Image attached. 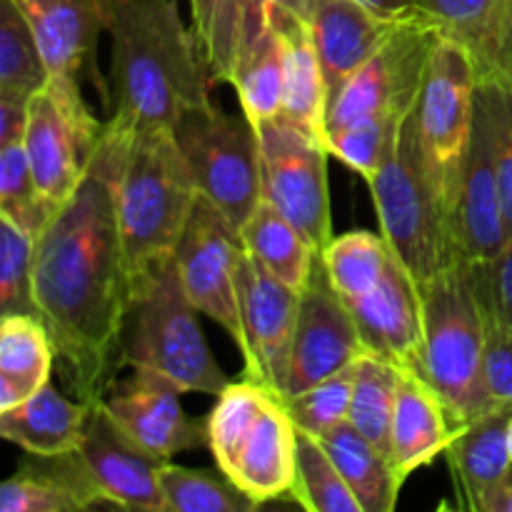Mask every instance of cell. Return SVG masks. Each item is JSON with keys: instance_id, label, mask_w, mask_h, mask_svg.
<instances>
[{"instance_id": "cell-1", "label": "cell", "mask_w": 512, "mask_h": 512, "mask_svg": "<svg viewBox=\"0 0 512 512\" xmlns=\"http://www.w3.org/2000/svg\"><path fill=\"white\" fill-rule=\"evenodd\" d=\"M115 140L103 138L75 193L35 238V303L78 400L100 403L125 368L130 275L115 213Z\"/></svg>"}, {"instance_id": "cell-2", "label": "cell", "mask_w": 512, "mask_h": 512, "mask_svg": "<svg viewBox=\"0 0 512 512\" xmlns=\"http://www.w3.org/2000/svg\"><path fill=\"white\" fill-rule=\"evenodd\" d=\"M108 123L123 133L173 130L210 100L208 65L173 0H108Z\"/></svg>"}, {"instance_id": "cell-3", "label": "cell", "mask_w": 512, "mask_h": 512, "mask_svg": "<svg viewBox=\"0 0 512 512\" xmlns=\"http://www.w3.org/2000/svg\"><path fill=\"white\" fill-rule=\"evenodd\" d=\"M108 130L115 140V213L135 278L173 255L200 193L173 130L123 133L110 123Z\"/></svg>"}, {"instance_id": "cell-4", "label": "cell", "mask_w": 512, "mask_h": 512, "mask_svg": "<svg viewBox=\"0 0 512 512\" xmlns=\"http://www.w3.org/2000/svg\"><path fill=\"white\" fill-rule=\"evenodd\" d=\"M120 353L125 368L155 370L183 393L218 398L230 385L200 330L198 310L185 295L175 255L133 278Z\"/></svg>"}, {"instance_id": "cell-5", "label": "cell", "mask_w": 512, "mask_h": 512, "mask_svg": "<svg viewBox=\"0 0 512 512\" xmlns=\"http://www.w3.org/2000/svg\"><path fill=\"white\" fill-rule=\"evenodd\" d=\"M208 450L253 503L290 498L298 428L275 390L248 378L230 383L208 415Z\"/></svg>"}, {"instance_id": "cell-6", "label": "cell", "mask_w": 512, "mask_h": 512, "mask_svg": "<svg viewBox=\"0 0 512 512\" xmlns=\"http://www.w3.org/2000/svg\"><path fill=\"white\" fill-rule=\"evenodd\" d=\"M423 300V350L420 378L428 380L448 405L453 428L460 430L495 410L483 380L485 320L468 263L445 268L420 288Z\"/></svg>"}, {"instance_id": "cell-7", "label": "cell", "mask_w": 512, "mask_h": 512, "mask_svg": "<svg viewBox=\"0 0 512 512\" xmlns=\"http://www.w3.org/2000/svg\"><path fill=\"white\" fill-rule=\"evenodd\" d=\"M413 110L368 185L378 210L380 233L410 270L418 288H423L445 268L463 260L455 248L448 203L425 168Z\"/></svg>"}, {"instance_id": "cell-8", "label": "cell", "mask_w": 512, "mask_h": 512, "mask_svg": "<svg viewBox=\"0 0 512 512\" xmlns=\"http://www.w3.org/2000/svg\"><path fill=\"white\" fill-rule=\"evenodd\" d=\"M200 198L213 203L240 233L263 200L258 130L245 115L208 103L185 110L173 125Z\"/></svg>"}, {"instance_id": "cell-9", "label": "cell", "mask_w": 512, "mask_h": 512, "mask_svg": "<svg viewBox=\"0 0 512 512\" xmlns=\"http://www.w3.org/2000/svg\"><path fill=\"white\" fill-rule=\"evenodd\" d=\"M478 83L480 68L475 55L463 43L440 33L430 50L413 113L425 168L448 208L453 205L455 185L473 135Z\"/></svg>"}, {"instance_id": "cell-10", "label": "cell", "mask_w": 512, "mask_h": 512, "mask_svg": "<svg viewBox=\"0 0 512 512\" xmlns=\"http://www.w3.org/2000/svg\"><path fill=\"white\" fill-rule=\"evenodd\" d=\"M438 35L418 13L400 18L385 43L330 98L325 133L365 118L403 123L415 108Z\"/></svg>"}, {"instance_id": "cell-11", "label": "cell", "mask_w": 512, "mask_h": 512, "mask_svg": "<svg viewBox=\"0 0 512 512\" xmlns=\"http://www.w3.org/2000/svg\"><path fill=\"white\" fill-rule=\"evenodd\" d=\"M260 140L263 200L273 203L318 253L335 238L330 215L328 158L320 135L288 118L255 125Z\"/></svg>"}, {"instance_id": "cell-12", "label": "cell", "mask_w": 512, "mask_h": 512, "mask_svg": "<svg viewBox=\"0 0 512 512\" xmlns=\"http://www.w3.org/2000/svg\"><path fill=\"white\" fill-rule=\"evenodd\" d=\"M83 85L50 78L28 100V150L38 188L55 208L65 203L83 180L85 168L103 138L105 123L90 113Z\"/></svg>"}, {"instance_id": "cell-13", "label": "cell", "mask_w": 512, "mask_h": 512, "mask_svg": "<svg viewBox=\"0 0 512 512\" xmlns=\"http://www.w3.org/2000/svg\"><path fill=\"white\" fill-rule=\"evenodd\" d=\"M240 253H243V240L235 225L213 203L198 198L173 250L175 263L185 295L195 310L225 328L238 348L243 343L238 310Z\"/></svg>"}, {"instance_id": "cell-14", "label": "cell", "mask_w": 512, "mask_h": 512, "mask_svg": "<svg viewBox=\"0 0 512 512\" xmlns=\"http://www.w3.org/2000/svg\"><path fill=\"white\" fill-rule=\"evenodd\" d=\"M300 293L280 283L260 260L243 248L238 260V310L245 360V378L275 390H288L290 353Z\"/></svg>"}, {"instance_id": "cell-15", "label": "cell", "mask_w": 512, "mask_h": 512, "mask_svg": "<svg viewBox=\"0 0 512 512\" xmlns=\"http://www.w3.org/2000/svg\"><path fill=\"white\" fill-rule=\"evenodd\" d=\"M368 353L348 303L330 283L323 258L315 260L308 285L300 290L290 353L288 390L283 398L303 393L310 385L340 373Z\"/></svg>"}, {"instance_id": "cell-16", "label": "cell", "mask_w": 512, "mask_h": 512, "mask_svg": "<svg viewBox=\"0 0 512 512\" xmlns=\"http://www.w3.org/2000/svg\"><path fill=\"white\" fill-rule=\"evenodd\" d=\"M183 390L155 370L133 368L115 380L103 398V408L133 443L158 458L208 448V420L190 418L180 403Z\"/></svg>"}, {"instance_id": "cell-17", "label": "cell", "mask_w": 512, "mask_h": 512, "mask_svg": "<svg viewBox=\"0 0 512 512\" xmlns=\"http://www.w3.org/2000/svg\"><path fill=\"white\" fill-rule=\"evenodd\" d=\"M455 248L463 263L495 258L510 243L493 153V125L483 95L475 98V123L450 205Z\"/></svg>"}, {"instance_id": "cell-18", "label": "cell", "mask_w": 512, "mask_h": 512, "mask_svg": "<svg viewBox=\"0 0 512 512\" xmlns=\"http://www.w3.org/2000/svg\"><path fill=\"white\" fill-rule=\"evenodd\" d=\"M78 453L103 493L105 505L168 512L160 490V468L168 460L133 443L103 408V400L90 408Z\"/></svg>"}, {"instance_id": "cell-19", "label": "cell", "mask_w": 512, "mask_h": 512, "mask_svg": "<svg viewBox=\"0 0 512 512\" xmlns=\"http://www.w3.org/2000/svg\"><path fill=\"white\" fill-rule=\"evenodd\" d=\"M33 28L50 78L85 80L95 85L105 100L110 88L95 68L100 33H108V0H15Z\"/></svg>"}, {"instance_id": "cell-20", "label": "cell", "mask_w": 512, "mask_h": 512, "mask_svg": "<svg viewBox=\"0 0 512 512\" xmlns=\"http://www.w3.org/2000/svg\"><path fill=\"white\" fill-rule=\"evenodd\" d=\"M368 353L390 360L405 373H420L423 300L410 270L393 255L383 280L365 295L345 300Z\"/></svg>"}, {"instance_id": "cell-21", "label": "cell", "mask_w": 512, "mask_h": 512, "mask_svg": "<svg viewBox=\"0 0 512 512\" xmlns=\"http://www.w3.org/2000/svg\"><path fill=\"white\" fill-rule=\"evenodd\" d=\"M303 23L333 98L340 85L385 43L398 20L383 18L360 0H310Z\"/></svg>"}, {"instance_id": "cell-22", "label": "cell", "mask_w": 512, "mask_h": 512, "mask_svg": "<svg viewBox=\"0 0 512 512\" xmlns=\"http://www.w3.org/2000/svg\"><path fill=\"white\" fill-rule=\"evenodd\" d=\"M105 505L78 450L55 458L28 455L0 485V512H80Z\"/></svg>"}, {"instance_id": "cell-23", "label": "cell", "mask_w": 512, "mask_h": 512, "mask_svg": "<svg viewBox=\"0 0 512 512\" xmlns=\"http://www.w3.org/2000/svg\"><path fill=\"white\" fill-rule=\"evenodd\" d=\"M510 415L512 410H490L465 428L455 430L445 458L450 463L460 508L483 512L490 495L512 478Z\"/></svg>"}, {"instance_id": "cell-24", "label": "cell", "mask_w": 512, "mask_h": 512, "mask_svg": "<svg viewBox=\"0 0 512 512\" xmlns=\"http://www.w3.org/2000/svg\"><path fill=\"white\" fill-rule=\"evenodd\" d=\"M453 435L450 410L438 390L420 375L403 370L390 428V463L398 478L405 483L438 455H445Z\"/></svg>"}, {"instance_id": "cell-25", "label": "cell", "mask_w": 512, "mask_h": 512, "mask_svg": "<svg viewBox=\"0 0 512 512\" xmlns=\"http://www.w3.org/2000/svg\"><path fill=\"white\" fill-rule=\"evenodd\" d=\"M95 403L68 400L58 388L45 385L33 398L0 413V435L25 455L55 458L80 448Z\"/></svg>"}, {"instance_id": "cell-26", "label": "cell", "mask_w": 512, "mask_h": 512, "mask_svg": "<svg viewBox=\"0 0 512 512\" xmlns=\"http://www.w3.org/2000/svg\"><path fill=\"white\" fill-rule=\"evenodd\" d=\"M268 20H273L280 30L285 45L283 118L303 125L305 130L325 140L330 90L308 28L288 10H270Z\"/></svg>"}, {"instance_id": "cell-27", "label": "cell", "mask_w": 512, "mask_h": 512, "mask_svg": "<svg viewBox=\"0 0 512 512\" xmlns=\"http://www.w3.org/2000/svg\"><path fill=\"white\" fill-rule=\"evenodd\" d=\"M55 348L38 315L0 318V413L33 398L50 383Z\"/></svg>"}, {"instance_id": "cell-28", "label": "cell", "mask_w": 512, "mask_h": 512, "mask_svg": "<svg viewBox=\"0 0 512 512\" xmlns=\"http://www.w3.org/2000/svg\"><path fill=\"white\" fill-rule=\"evenodd\" d=\"M320 443L360 500L363 512H393L398 508L405 483L398 478L388 455L375 448L348 420L320 435Z\"/></svg>"}, {"instance_id": "cell-29", "label": "cell", "mask_w": 512, "mask_h": 512, "mask_svg": "<svg viewBox=\"0 0 512 512\" xmlns=\"http://www.w3.org/2000/svg\"><path fill=\"white\" fill-rule=\"evenodd\" d=\"M240 240L255 260L295 293L308 285L320 253L273 203L260 200L248 223L240 228Z\"/></svg>"}, {"instance_id": "cell-30", "label": "cell", "mask_w": 512, "mask_h": 512, "mask_svg": "<svg viewBox=\"0 0 512 512\" xmlns=\"http://www.w3.org/2000/svg\"><path fill=\"white\" fill-rule=\"evenodd\" d=\"M230 85L238 93L243 115L253 125L283 115L285 45L273 20H268L258 38L240 50Z\"/></svg>"}, {"instance_id": "cell-31", "label": "cell", "mask_w": 512, "mask_h": 512, "mask_svg": "<svg viewBox=\"0 0 512 512\" xmlns=\"http://www.w3.org/2000/svg\"><path fill=\"white\" fill-rule=\"evenodd\" d=\"M403 368L380 355L365 353L355 365L353 400L348 423L363 433L375 448L390 458V428H393L395 403H398Z\"/></svg>"}, {"instance_id": "cell-32", "label": "cell", "mask_w": 512, "mask_h": 512, "mask_svg": "<svg viewBox=\"0 0 512 512\" xmlns=\"http://www.w3.org/2000/svg\"><path fill=\"white\" fill-rule=\"evenodd\" d=\"M505 0H415V13L448 38L463 43L488 70L498 45Z\"/></svg>"}, {"instance_id": "cell-33", "label": "cell", "mask_w": 512, "mask_h": 512, "mask_svg": "<svg viewBox=\"0 0 512 512\" xmlns=\"http://www.w3.org/2000/svg\"><path fill=\"white\" fill-rule=\"evenodd\" d=\"M50 80L33 28L15 0H0V98L30 100Z\"/></svg>"}, {"instance_id": "cell-34", "label": "cell", "mask_w": 512, "mask_h": 512, "mask_svg": "<svg viewBox=\"0 0 512 512\" xmlns=\"http://www.w3.org/2000/svg\"><path fill=\"white\" fill-rule=\"evenodd\" d=\"M393 255L383 233L353 230V233L330 240L320 258L340 298L353 300L373 290L383 280Z\"/></svg>"}, {"instance_id": "cell-35", "label": "cell", "mask_w": 512, "mask_h": 512, "mask_svg": "<svg viewBox=\"0 0 512 512\" xmlns=\"http://www.w3.org/2000/svg\"><path fill=\"white\" fill-rule=\"evenodd\" d=\"M288 500L308 512H363L320 438L303 430H298L295 480Z\"/></svg>"}, {"instance_id": "cell-36", "label": "cell", "mask_w": 512, "mask_h": 512, "mask_svg": "<svg viewBox=\"0 0 512 512\" xmlns=\"http://www.w3.org/2000/svg\"><path fill=\"white\" fill-rule=\"evenodd\" d=\"M190 13L210 80L230 83L243 48V0H190Z\"/></svg>"}, {"instance_id": "cell-37", "label": "cell", "mask_w": 512, "mask_h": 512, "mask_svg": "<svg viewBox=\"0 0 512 512\" xmlns=\"http://www.w3.org/2000/svg\"><path fill=\"white\" fill-rule=\"evenodd\" d=\"M160 490L168 512H253V503L228 478L210 475L208 470H190L168 463L160 468Z\"/></svg>"}, {"instance_id": "cell-38", "label": "cell", "mask_w": 512, "mask_h": 512, "mask_svg": "<svg viewBox=\"0 0 512 512\" xmlns=\"http://www.w3.org/2000/svg\"><path fill=\"white\" fill-rule=\"evenodd\" d=\"M55 205L40 193L23 143L0 148V215L15 220L33 238L53 218Z\"/></svg>"}, {"instance_id": "cell-39", "label": "cell", "mask_w": 512, "mask_h": 512, "mask_svg": "<svg viewBox=\"0 0 512 512\" xmlns=\"http://www.w3.org/2000/svg\"><path fill=\"white\" fill-rule=\"evenodd\" d=\"M35 238L0 215V315H38L35 303ZM43 320V318H40Z\"/></svg>"}, {"instance_id": "cell-40", "label": "cell", "mask_w": 512, "mask_h": 512, "mask_svg": "<svg viewBox=\"0 0 512 512\" xmlns=\"http://www.w3.org/2000/svg\"><path fill=\"white\" fill-rule=\"evenodd\" d=\"M355 365L358 363L330 375V378L320 380V383L310 385L303 393L283 398L295 428L320 438L328 430H333L335 425L348 420L355 385Z\"/></svg>"}, {"instance_id": "cell-41", "label": "cell", "mask_w": 512, "mask_h": 512, "mask_svg": "<svg viewBox=\"0 0 512 512\" xmlns=\"http://www.w3.org/2000/svg\"><path fill=\"white\" fill-rule=\"evenodd\" d=\"M400 125L403 123H388V120L375 118L355 120L343 128L328 130L325 145H328L333 158L363 175L365 180H373V175L383 165L385 155L393 148Z\"/></svg>"}, {"instance_id": "cell-42", "label": "cell", "mask_w": 512, "mask_h": 512, "mask_svg": "<svg viewBox=\"0 0 512 512\" xmlns=\"http://www.w3.org/2000/svg\"><path fill=\"white\" fill-rule=\"evenodd\" d=\"M478 88L488 105L490 125H493L495 170H498L505 225L512 240V85L495 75H480Z\"/></svg>"}, {"instance_id": "cell-43", "label": "cell", "mask_w": 512, "mask_h": 512, "mask_svg": "<svg viewBox=\"0 0 512 512\" xmlns=\"http://www.w3.org/2000/svg\"><path fill=\"white\" fill-rule=\"evenodd\" d=\"M485 318L512 328V240L495 258L468 265Z\"/></svg>"}, {"instance_id": "cell-44", "label": "cell", "mask_w": 512, "mask_h": 512, "mask_svg": "<svg viewBox=\"0 0 512 512\" xmlns=\"http://www.w3.org/2000/svg\"><path fill=\"white\" fill-rule=\"evenodd\" d=\"M483 380L490 405L495 410H512V328L493 320H488L485 330Z\"/></svg>"}, {"instance_id": "cell-45", "label": "cell", "mask_w": 512, "mask_h": 512, "mask_svg": "<svg viewBox=\"0 0 512 512\" xmlns=\"http://www.w3.org/2000/svg\"><path fill=\"white\" fill-rule=\"evenodd\" d=\"M308 5L310 0H243V48L250 40L258 38L260 30L268 25L270 10H288V13L298 15V18L303 20L305 13H308Z\"/></svg>"}, {"instance_id": "cell-46", "label": "cell", "mask_w": 512, "mask_h": 512, "mask_svg": "<svg viewBox=\"0 0 512 512\" xmlns=\"http://www.w3.org/2000/svg\"><path fill=\"white\" fill-rule=\"evenodd\" d=\"M480 75H495V78L505 80V83L512 85V0H505L498 45H495V53H493V60H490L488 70H483Z\"/></svg>"}, {"instance_id": "cell-47", "label": "cell", "mask_w": 512, "mask_h": 512, "mask_svg": "<svg viewBox=\"0 0 512 512\" xmlns=\"http://www.w3.org/2000/svg\"><path fill=\"white\" fill-rule=\"evenodd\" d=\"M28 128V100L0 98V148L23 143Z\"/></svg>"}, {"instance_id": "cell-48", "label": "cell", "mask_w": 512, "mask_h": 512, "mask_svg": "<svg viewBox=\"0 0 512 512\" xmlns=\"http://www.w3.org/2000/svg\"><path fill=\"white\" fill-rule=\"evenodd\" d=\"M360 3L390 20L408 18V15L415 13V0H360Z\"/></svg>"}, {"instance_id": "cell-49", "label": "cell", "mask_w": 512, "mask_h": 512, "mask_svg": "<svg viewBox=\"0 0 512 512\" xmlns=\"http://www.w3.org/2000/svg\"><path fill=\"white\" fill-rule=\"evenodd\" d=\"M483 512H512V478L490 495Z\"/></svg>"}, {"instance_id": "cell-50", "label": "cell", "mask_w": 512, "mask_h": 512, "mask_svg": "<svg viewBox=\"0 0 512 512\" xmlns=\"http://www.w3.org/2000/svg\"><path fill=\"white\" fill-rule=\"evenodd\" d=\"M508 448H510V455H512V415H510V423H508Z\"/></svg>"}]
</instances>
